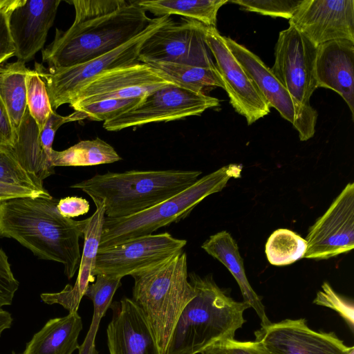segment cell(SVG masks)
I'll return each instance as SVG.
<instances>
[{"label":"cell","instance_id":"obj_48","mask_svg":"<svg viewBox=\"0 0 354 354\" xmlns=\"http://www.w3.org/2000/svg\"><path fill=\"white\" fill-rule=\"evenodd\" d=\"M12 354H16V353L13 352V353H12ZM21 354H22V353H21Z\"/></svg>","mask_w":354,"mask_h":354},{"label":"cell","instance_id":"obj_49","mask_svg":"<svg viewBox=\"0 0 354 354\" xmlns=\"http://www.w3.org/2000/svg\"><path fill=\"white\" fill-rule=\"evenodd\" d=\"M0 150H1V149H0Z\"/></svg>","mask_w":354,"mask_h":354},{"label":"cell","instance_id":"obj_15","mask_svg":"<svg viewBox=\"0 0 354 354\" xmlns=\"http://www.w3.org/2000/svg\"><path fill=\"white\" fill-rule=\"evenodd\" d=\"M254 335L263 354H348L354 348L345 345L333 332L312 330L305 319L271 322Z\"/></svg>","mask_w":354,"mask_h":354},{"label":"cell","instance_id":"obj_40","mask_svg":"<svg viewBox=\"0 0 354 354\" xmlns=\"http://www.w3.org/2000/svg\"><path fill=\"white\" fill-rule=\"evenodd\" d=\"M224 354H263L255 342H240L234 339L216 344Z\"/></svg>","mask_w":354,"mask_h":354},{"label":"cell","instance_id":"obj_9","mask_svg":"<svg viewBox=\"0 0 354 354\" xmlns=\"http://www.w3.org/2000/svg\"><path fill=\"white\" fill-rule=\"evenodd\" d=\"M205 27L195 20L182 19L178 22L170 17L145 41L139 62L216 66L205 41Z\"/></svg>","mask_w":354,"mask_h":354},{"label":"cell","instance_id":"obj_44","mask_svg":"<svg viewBox=\"0 0 354 354\" xmlns=\"http://www.w3.org/2000/svg\"><path fill=\"white\" fill-rule=\"evenodd\" d=\"M25 0H0V12L10 14L21 5Z\"/></svg>","mask_w":354,"mask_h":354},{"label":"cell","instance_id":"obj_47","mask_svg":"<svg viewBox=\"0 0 354 354\" xmlns=\"http://www.w3.org/2000/svg\"><path fill=\"white\" fill-rule=\"evenodd\" d=\"M348 354H354V348H353Z\"/></svg>","mask_w":354,"mask_h":354},{"label":"cell","instance_id":"obj_14","mask_svg":"<svg viewBox=\"0 0 354 354\" xmlns=\"http://www.w3.org/2000/svg\"><path fill=\"white\" fill-rule=\"evenodd\" d=\"M304 258L328 259L354 247V184L348 183L309 228Z\"/></svg>","mask_w":354,"mask_h":354},{"label":"cell","instance_id":"obj_38","mask_svg":"<svg viewBox=\"0 0 354 354\" xmlns=\"http://www.w3.org/2000/svg\"><path fill=\"white\" fill-rule=\"evenodd\" d=\"M9 15L0 12V66L15 55V48L9 28Z\"/></svg>","mask_w":354,"mask_h":354},{"label":"cell","instance_id":"obj_27","mask_svg":"<svg viewBox=\"0 0 354 354\" xmlns=\"http://www.w3.org/2000/svg\"><path fill=\"white\" fill-rule=\"evenodd\" d=\"M114 148L100 139L81 140L63 151L53 150L51 162L57 166H93L121 160Z\"/></svg>","mask_w":354,"mask_h":354},{"label":"cell","instance_id":"obj_35","mask_svg":"<svg viewBox=\"0 0 354 354\" xmlns=\"http://www.w3.org/2000/svg\"><path fill=\"white\" fill-rule=\"evenodd\" d=\"M313 303L336 311L353 331L354 308L353 302L337 294L328 282H324L322 290L317 292Z\"/></svg>","mask_w":354,"mask_h":354},{"label":"cell","instance_id":"obj_22","mask_svg":"<svg viewBox=\"0 0 354 354\" xmlns=\"http://www.w3.org/2000/svg\"><path fill=\"white\" fill-rule=\"evenodd\" d=\"M201 248L230 272L240 288L243 301L255 310L261 320V326L269 325L271 322L266 315L261 299L248 280L238 245L231 234L225 230L214 234L202 244Z\"/></svg>","mask_w":354,"mask_h":354},{"label":"cell","instance_id":"obj_32","mask_svg":"<svg viewBox=\"0 0 354 354\" xmlns=\"http://www.w3.org/2000/svg\"><path fill=\"white\" fill-rule=\"evenodd\" d=\"M143 97L93 102L74 109L72 113L75 121L88 118L105 122L133 109L140 102Z\"/></svg>","mask_w":354,"mask_h":354},{"label":"cell","instance_id":"obj_16","mask_svg":"<svg viewBox=\"0 0 354 354\" xmlns=\"http://www.w3.org/2000/svg\"><path fill=\"white\" fill-rule=\"evenodd\" d=\"M289 26L316 47L336 39L354 42V1L302 0Z\"/></svg>","mask_w":354,"mask_h":354},{"label":"cell","instance_id":"obj_23","mask_svg":"<svg viewBox=\"0 0 354 354\" xmlns=\"http://www.w3.org/2000/svg\"><path fill=\"white\" fill-rule=\"evenodd\" d=\"M82 322L77 312L48 320L26 344L22 354H72L78 349Z\"/></svg>","mask_w":354,"mask_h":354},{"label":"cell","instance_id":"obj_17","mask_svg":"<svg viewBox=\"0 0 354 354\" xmlns=\"http://www.w3.org/2000/svg\"><path fill=\"white\" fill-rule=\"evenodd\" d=\"M171 83L149 64L138 62L101 75L82 89L70 106L74 109L103 100L143 97Z\"/></svg>","mask_w":354,"mask_h":354},{"label":"cell","instance_id":"obj_46","mask_svg":"<svg viewBox=\"0 0 354 354\" xmlns=\"http://www.w3.org/2000/svg\"><path fill=\"white\" fill-rule=\"evenodd\" d=\"M201 354H224V353L216 344H214L203 351Z\"/></svg>","mask_w":354,"mask_h":354},{"label":"cell","instance_id":"obj_2","mask_svg":"<svg viewBox=\"0 0 354 354\" xmlns=\"http://www.w3.org/2000/svg\"><path fill=\"white\" fill-rule=\"evenodd\" d=\"M50 196L20 197L0 203V236L11 238L41 259L61 263L68 279L79 268L86 219L76 221L59 212Z\"/></svg>","mask_w":354,"mask_h":354},{"label":"cell","instance_id":"obj_39","mask_svg":"<svg viewBox=\"0 0 354 354\" xmlns=\"http://www.w3.org/2000/svg\"><path fill=\"white\" fill-rule=\"evenodd\" d=\"M15 131L0 98V149L10 150L15 144Z\"/></svg>","mask_w":354,"mask_h":354},{"label":"cell","instance_id":"obj_31","mask_svg":"<svg viewBox=\"0 0 354 354\" xmlns=\"http://www.w3.org/2000/svg\"><path fill=\"white\" fill-rule=\"evenodd\" d=\"M26 103L40 132L53 110L45 82L36 70H30L26 77Z\"/></svg>","mask_w":354,"mask_h":354},{"label":"cell","instance_id":"obj_12","mask_svg":"<svg viewBox=\"0 0 354 354\" xmlns=\"http://www.w3.org/2000/svg\"><path fill=\"white\" fill-rule=\"evenodd\" d=\"M317 48L293 26L279 32L272 73L299 104L310 106L317 88L315 73Z\"/></svg>","mask_w":354,"mask_h":354},{"label":"cell","instance_id":"obj_33","mask_svg":"<svg viewBox=\"0 0 354 354\" xmlns=\"http://www.w3.org/2000/svg\"><path fill=\"white\" fill-rule=\"evenodd\" d=\"M0 183L48 192L43 183L27 171L8 150H0Z\"/></svg>","mask_w":354,"mask_h":354},{"label":"cell","instance_id":"obj_34","mask_svg":"<svg viewBox=\"0 0 354 354\" xmlns=\"http://www.w3.org/2000/svg\"><path fill=\"white\" fill-rule=\"evenodd\" d=\"M241 8L252 12L272 17L290 19L294 15L301 1L293 0H241L230 1Z\"/></svg>","mask_w":354,"mask_h":354},{"label":"cell","instance_id":"obj_37","mask_svg":"<svg viewBox=\"0 0 354 354\" xmlns=\"http://www.w3.org/2000/svg\"><path fill=\"white\" fill-rule=\"evenodd\" d=\"M57 207L61 215L71 218L88 213L90 205L85 198L68 196L58 201Z\"/></svg>","mask_w":354,"mask_h":354},{"label":"cell","instance_id":"obj_28","mask_svg":"<svg viewBox=\"0 0 354 354\" xmlns=\"http://www.w3.org/2000/svg\"><path fill=\"white\" fill-rule=\"evenodd\" d=\"M121 279L120 277L99 274L93 283L88 285L84 295L93 301V315L84 341L78 348V354H98L95 339L100 322L110 306L115 291L121 286Z\"/></svg>","mask_w":354,"mask_h":354},{"label":"cell","instance_id":"obj_1","mask_svg":"<svg viewBox=\"0 0 354 354\" xmlns=\"http://www.w3.org/2000/svg\"><path fill=\"white\" fill-rule=\"evenodd\" d=\"M75 20L66 31L56 29L42 50L49 68L79 64L109 53L132 39L152 19L135 1L73 0Z\"/></svg>","mask_w":354,"mask_h":354},{"label":"cell","instance_id":"obj_42","mask_svg":"<svg viewBox=\"0 0 354 354\" xmlns=\"http://www.w3.org/2000/svg\"><path fill=\"white\" fill-rule=\"evenodd\" d=\"M19 287L17 279L9 280L0 275V310L12 304L15 292Z\"/></svg>","mask_w":354,"mask_h":354},{"label":"cell","instance_id":"obj_8","mask_svg":"<svg viewBox=\"0 0 354 354\" xmlns=\"http://www.w3.org/2000/svg\"><path fill=\"white\" fill-rule=\"evenodd\" d=\"M219 103L218 98L204 92L192 91L171 83L147 94L129 111L104 122L103 127L109 131H116L153 122L200 115L205 111L218 106Z\"/></svg>","mask_w":354,"mask_h":354},{"label":"cell","instance_id":"obj_11","mask_svg":"<svg viewBox=\"0 0 354 354\" xmlns=\"http://www.w3.org/2000/svg\"><path fill=\"white\" fill-rule=\"evenodd\" d=\"M225 41L270 107L277 109L282 118L292 124L301 141L311 138L315 133L317 111L311 106H304L297 102L257 55L230 37H225Z\"/></svg>","mask_w":354,"mask_h":354},{"label":"cell","instance_id":"obj_26","mask_svg":"<svg viewBox=\"0 0 354 354\" xmlns=\"http://www.w3.org/2000/svg\"><path fill=\"white\" fill-rule=\"evenodd\" d=\"M30 69L17 61L0 66V98L16 131L27 110L26 77Z\"/></svg>","mask_w":354,"mask_h":354},{"label":"cell","instance_id":"obj_45","mask_svg":"<svg viewBox=\"0 0 354 354\" xmlns=\"http://www.w3.org/2000/svg\"><path fill=\"white\" fill-rule=\"evenodd\" d=\"M12 323V317L10 313L0 310V337L2 333L11 327Z\"/></svg>","mask_w":354,"mask_h":354},{"label":"cell","instance_id":"obj_7","mask_svg":"<svg viewBox=\"0 0 354 354\" xmlns=\"http://www.w3.org/2000/svg\"><path fill=\"white\" fill-rule=\"evenodd\" d=\"M171 16L153 18L138 35L115 49L89 61L72 66L47 70L40 64L35 69L45 82L53 111L71 104L78 93L101 75L140 62L139 53L145 41L161 27Z\"/></svg>","mask_w":354,"mask_h":354},{"label":"cell","instance_id":"obj_19","mask_svg":"<svg viewBox=\"0 0 354 354\" xmlns=\"http://www.w3.org/2000/svg\"><path fill=\"white\" fill-rule=\"evenodd\" d=\"M108 325L110 354H160L153 334L141 309L128 297L111 302Z\"/></svg>","mask_w":354,"mask_h":354},{"label":"cell","instance_id":"obj_24","mask_svg":"<svg viewBox=\"0 0 354 354\" xmlns=\"http://www.w3.org/2000/svg\"><path fill=\"white\" fill-rule=\"evenodd\" d=\"M8 151L27 171L42 183L55 173L51 158L41 145L38 127L28 108L19 129L15 131L14 146Z\"/></svg>","mask_w":354,"mask_h":354},{"label":"cell","instance_id":"obj_13","mask_svg":"<svg viewBox=\"0 0 354 354\" xmlns=\"http://www.w3.org/2000/svg\"><path fill=\"white\" fill-rule=\"evenodd\" d=\"M205 41L216 60V66L234 110L250 125L270 113V106L254 82L226 45L216 28L205 27Z\"/></svg>","mask_w":354,"mask_h":354},{"label":"cell","instance_id":"obj_36","mask_svg":"<svg viewBox=\"0 0 354 354\" xmlns=\"http://www.w3.org/2000/svg\"><path fill=\"white\" fill-rule=\"evenodd\" d=\"M73 121L75 120L72 113L62 116L53 111L50 114L43 129L39 132V140L43 149L50 158L56 131L64 124Z\"/></svg>","mask_w":354,"mask_h":354},{"label":"cell","instance_id":"obj_4","mask_svg":"<svg viewBox=\"0 0 354 354\" xmlns=\"http://www.w3.org/2000/svg\"><path fill=\"white\" fill-rule=\"evenodd\" d=\"M196 170H131L95 174L70 186L86 193L94 204L103 203L105 216L118 218L147 209L194 184Z\"/></svg>","mask_w":354,"mask_h":354},{"label":"cell","instance_id":"obj_18","mask_svg":"<svg viewBox=\"0 0 354 354\" xmlns=\"http://www.w3.org/2000/svg\"><path fill=\"white\" fill-rule=\"evenodd\" d=\"M60 0H25L9 15V28L18 60L30 61L43 49Z\"/></svg>","mask_w":354,"mask_h":354},{"label":"cell","instance_id":"obj_21","mask_svg":"<svg viewBox=\"0 0 354 354\" xmlns=\"http://www.w3.org/2000/svg\"><path fill=\"white\" fill-rule=\"evenodd\" d=\"M95 211L86 219L83 230V249L75 285L72 286L68 284L61 292L48 293L46 297L48 304H59L69 313L77 312L81 299L84 296L89 283L95 281L93 272L105 219L104 203H95Z\"/></svg>","mask_w":354,"mask_h":354},{"label":"cell","instance_id":"obj_10","mask_svg":"<svg viewBox=\"0 0 354 354\" xmlns=\"http://www.w3.org/2000/svg\"><path fill=\"white\" fill-rule=\"evenodd\" d=\"M187 241L168 232L151 234L98 249L93 275L122 278L156 266L183 250Z\"/></svg>","mask_w":354,"mask_h":354},{"label":"cell","instance_id":"obj_41","mask_svg":"<svg viewBox=\"0 0 354 354\" xmlns=\"http://www.w3.org/2000/svg\"><path fill=\"white\" fill-rule=\"evenodd\" d=\"M48 192H41L28 188L10 185L0 183V203L12 198L20 197L50 196Z\"/></svg>","mask_w":354,"mask_h":354},{"label":"cell","instance_id":"obj_43","mask_svg":"<svg viewBox=\"0 0 354 354\" xmlns=\"http://www.w3.org/2000/svg\"><path fill=\"white\" fill-rule=\"evenodd\" d=\"M0 275L9 280H15L8 257L0 248Z\"/></svg>","mask_w":354,"mask_h":354},{"label":"cell","instance_id":"obj_6","mask_svg":"<svg viewBox=\"0 0 354 354\" xmlns=\"http://www.w3.org/2000/svg\"><path fill=\"white\" fill-rule=\"evenodd\" d=\"M242 165L229 164L198 179L172 197L138 214L122 218L105 216L99 249L153 234L185 218L208 196L221 192L231 178L241 176Z\"/></svg>","mask_w":354,"mask_h":354},{"label":"cell","instance_id":"obj_29","mask_svg":"<svg viewBox=\"0 0 354 354\" xmlns=\"http://www.w3.org/2000/svg\"><path fill=\"white\" fill-rule=\"evenodd\" d=\"M168 81L185 88L203 92L206 87L224 88L220 74L214 67H205L169 62L147 64Z\"/></svg>","mask_w":354,"mask_h":354},{"label":"cell","instance_id":"obj_25","mask_svg":"<svg viewBox=\"0 0 354 354\" xmlns=\"http://www.w3.org/2000/svg\"><path fill=\"white\" fill-rule=\"evenodd\" d=\"M137 4L156 17L177 15L208 27H216L218 10L227 0H139Z\"/></svg>","mask_w":354,"mask_h":354},{"label":"cell","instance_id":"obj_20","mask_svg":"<svg viewBox=\"0 0 354 354\" xmlns=\"http://www.w3.org/2000/svg\"><path fill=\"white\" fill-rule=\"evenodd\" d=\"M315 73L317 88L330 89L347 104L354 119V42L336 39L317 48Z\"/></svg>","mask_w":354,"mask_h":354},{"label":"cell","instance_id":"obj_30","mask_svg":"<svg viewBox=\"0 0 354 354\" xmlns=\"http://www.w3.org/2000/svg\"><path fill=\"white\" fill-rule=\"evenodd\" d=\"M307 243L301 236L288 229H278L269 236L265 252L274 266L291 264L304 258Z\"/></svg>","mask_w":354,"mask_h":354},{"label":"cell","instance_id":"obj_3","mask_svg":"<svg viewBox=\"0 0 354 354\" xmlns=\"http://www.w3.org/2000/svg\"><path fill=\"white\" fill-rule=\"evenodd\" d=\"M189 281L195 295L183 310L165 354H197L208 347L232 339L250 308L236 301L214 282L212 274L201 277L192 272Z\"/></svg>","mask_w":354,"mask_h":354},{"label":"cell","instance_id":"obj_5","mask_svg":"<svg viewBox=\"0 0 354 354\" xmlns=\"http://www.w3.org/2000/svg\"><path fill=\"white\" fill-rule=\"evenodd\" d=\"M131 277V299L142 311L160 354H165L183 310L195 295L188 280L187 254L181 250Z\"/></svg>","mask_w":354,"mask_h":354}]
</instances>
